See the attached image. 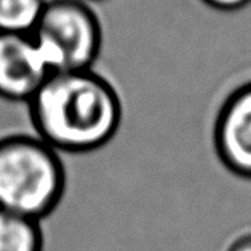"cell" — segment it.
<instances>
[{
    "label": "cell",
    "instance_id": "3",
    "mask_svg": "<svg viewBox=\"0 0 251 251\" xmlns=\"http://www.w3.org/2000/svg\"><path fill=\"white\" fill-rule=\"evenodd\" d=\"M30 37L51 74L85 71L100 56L102 27L85 0H48Z\"/></svg>",
    "mask_w": 251,
    "mask_h": 251
},
{
    "label": "cell",
    "instance_id": "2",
    "mask_svg": "<svg viewBox=\"0 0 251 251\" xmlns=\"http://www.w3.org/2000/svg\"><path fill=\"white\" fill-rule=\"evenodd\" d=\"M67 189L63 154L34 133L0 139V208L44 221L59 208Z\"/></svg>",
    "mask_w": 251,
    "mask_h": 251
},
{
    "label": "cell",
    "instance_id": "10",
    "mask_svg": "<svg viewBox=\"0 0 251 251\" xmlns=\"http://www.w3.org/2000/svg\"><path fill=\"white\" fill-rule=\"evenodd\" d=\"M85 2H88V0H85Z\"/></svg>",
    "mask_w": 251,
    "mask_h": 251
},
{
    "label": "cell",
    "instance_id": "9",
    "mask_svg": "<svg viewBox=\"0 0 251 251\" xmlns=\"http://www.w3.org/2000/svg\"><path fill=\"white\" fill-rule=\"evenodd\" d=\"M226 251H251V230L237 235L234 240L229 243V247L226 248Z\"/></svg>",
    "mask_w": 251,
    "mask_h": 251
},
{
    "label": "cell",
    "instance_id": "8",
    "mask_svg": "<svg viewBox=\"0 0 251 251\" xmlns=\"http://www.w3.org/2000/svg\"><path fill=\"white\" fill-rule=\"evenodd\" d=\"M205 5L211 7L214 10H221V11H235L245 8L247 5L251 3V0H201Z\"/></svg>",
    "mask_w": 251,
    "mask_h": 251
},
{
    "label": "cell",
    "instance_id": "5",
    "mask_svg": "<svg viewBox=\"0 0 251 251\" xmlns=\"http://www.w3.org/2000/svg\"><path fill=\"white\" fill-rule=\"evenodd\" d=\"M50 75L30 35L0 32V100L26 106Z\"/></svg>",
    "mask_w": 251,
    "mask_h": 251
},
{
    "label": "cell",
    "instance_id": "4",
    "mask_svg": "<svg viewBox=\"0 0 251 251\" xmlns=\"http://www.w3.org/2000/svg\"><path fill=\"white\" fill-rule=\"evenodd\" d=\"M214 152L226 170L251 179V80L224 98L213 125Z\"/></svg>",
    "mask_w": 251,
    "mask_h": 251
},
{
    "label": "cell",
    "instance_id": "6",
    "mask_svg": "<svg viewBox=\"0 0 251 251\" xmlns=\"http://www.w3.org/2000/svg\"><path fill=\"white\" fill-rule=\"evenodd\" d=\"M45 234L40 221L0 208V251H44Z\"/></svg>",
    "mask_w": 251,
    "mask_h": 251
},
{
    "label": "cell",
    "instance_id": "1",
    "mask_svg": "<svg viewBox=\"0 0 251 251\" xmlns=\"http://www.w3.org/2000/svg\"><path fill=\"white\" fill-rule=\"evenodd\" d=\"M26 107L34 133L63 155L104 148L124 114L115 87L93 69L53 72Z\"/></svg>",
    "mask_w": 251,
    "mask_h": 251
},
{
    "label": "cell",
    "instance_id": "7",
    "mask_svg": "<svg viewBox=\"0 0 251 251\" xmlns=\"http://www.w3.org/2000/svg\"><path fill=\"white\" fill-rule=\"evenodd\" d=\"M48 0H0V32L30 35Z\"/></svg>",
    "mask_w": 251,
    "mask_h": 251
}]
</instances>
